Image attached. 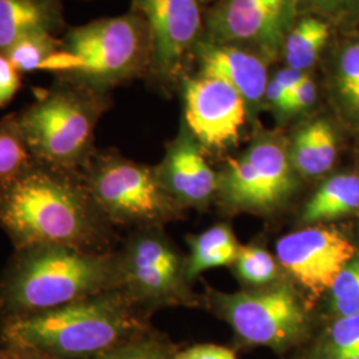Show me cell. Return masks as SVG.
I'll return each mask as SVG.
<instances>
[{"label": "cell", "instance_id": "6da1fadb", "mask_svg": "<svg viewBox=\"0 0 359 359\" xmlns=\"http://www.w3.org/2000/svg\"><path fill=\"white\" fill-rule=\"evenodd\" d=\"M109 225L81 170L34 158L22 173L0 184V229L13 249L63 245L104 252Z\"/></svg>", "mask_w": 359, "mask_h": 359}, {"label": "cell", "instance_id": "7a4b0ae2", "mask_svg": "<svg viewBox=\"0 0 359 359\" xmlns=\"http://www.w3.org/2000/svg\"><path fill=\"white\" fill-rule=\"evenodd\" d=\"M121 289L118 257L63 245L13 249L0 274V323Z\"/></svg>", "mask_w": 359, "mask_h": 359}, {"label": "cell", "instance_id": "3957f363", "mask_svg": "<svg viewBox=\"0 0 359 359\" xmlns=\"http://www.w3.org/2000/svg\"><path fill=\"white\" fill-rule=\"evenodd\" d=\"M136 304L123 289L0 323V341L50 359H92L140 335Z\"/></svg>", "mask_w": 359, "mask_h": 359}, {"label": "cell", "instance_id": "277c9868", "mask_svg": "<svg viewBox=\"0 0 359 359\" xmlns=\"http://www.w3.org/2000/svg\"><path fill=\"white\" fill-rule=\"evenodd\" d=\"M151 35L142 13L103 18L67 28L59 50L44 65L57 80L88 90H108L147 72L151 67Z\"/></svg>", "mask_w": 359, "mask_h": 359}, {"label": "cell", "instance_id": "5b68a950", "mask_svg": "<svg viewBox=\"0 0 359 359\" xmlns=\"http://www.w3.org/2000/svg\"><path fill=\"white\" fill-rule=\"evenodd\" d=\"M107 108V93L55 79L15 115L35 160L81 170L96 152V126Z\"/></svg>", "mask_w": 359, "mask_h": 359}, {"label": "cell", "instance_id": "8992f818", "mask_svg": "<svg viewBox=\"0 0 359 359\" xmlns=\"http://www.w3.org/2000/svg\"><path fill=\"white\" fill-rule=\"evenodd\" d=\"M81 175L111 224L156 226L175 213V200L156 169L115 154L95 152Z\"/></svg>", "mask_w": 359, "mask_h": 359}, {"label": "cell", "instance_id": "52a82bcc", "mask_svg": "<svg viewBox=\"0 0 359 359\" xmlns=\"http://www.w3.org/2000/svg\"><path fill=\"white\" fill-rule=\"evenodd\" d=\"M221 309L245 342L281 350L298 342L308 327L301 299L286 286L225 295Z\"/></svg>", "mask_w": 359, "mask_h": 359}, {"label": "cell", "instance_id": "ba28073f", "mask_svg": "<svg viewBox=\"0 0 359 359\" xmlns=\"http://www.w3.org/2000/svg\"><path fill=\"white\" fill-rule=\"evenodd\" d=\"M298 0H221L209 16L212 43L234 44L274 57L295 23Z\"/></svg>", "mask_w": 359, "mask_h": 359}, {"label": "cell", "instance_id": "9c48e42d", "mask_svg": "<svg viewBox=\"0 0 359 359\" xmlns=\"http://www.w3.org/2000/svg\"><path fill=\"white\" fill-rule=\"evenodd\" d=\"M293 185L290 154L283 142L266 139L255 142L246 154L229 161L222 193L234 208L269 210L283 203Z\"/></svg>", "mask_w": 359, "mask_h": 359}, {"label": "cell", "instance_id": "30bf717a", "mask_svg": "<svg viewBox=\"0 0 359 359\" xmlns=\"http://www.w3.org/2000/svg\"><path fill=\"white\" fill-rule=\"evenodd\" d=\"M280 264L316 297L332 289L354 258L355 248L339 231L314 226L286 234L276 245Z\"/></svg>", "mask_w": 359, "mask_h": 359}, {"label": "cell", "instance_id": "8fae6325", "mask_svg": "<svg viewBox=\"0 0 359 359\" xmlns=\"http://www.w3.org/2000/svg\"><path fill=\"white\" fill-rule=\"evenodd\" d=\"M120 259L121 289L137 304H163L179 290V257L154 226L142 228Z\"/></svg>", "mask_w": 359, "mask_h": 359}, {"label": "cell", "instance_id": "7c38bea8", "mask_svg": "<svg viewBox=\"0 0 359 359\" xmlns=\"http://www.w3.org/2000/svg\"><path fill=\"white\" fill-rule=\"evenodd\" d=\"M200 0H133V11L142 13L151 35V67L156 76L179 74L187 53L201 29Z\"/></svg>", "mask_w": 359, "mask_h": 359}, {"label": "cell", "instance_id": "4fadbf2b", "mask_svg": "<svg viewBox=\"0 0 359 359\" xmlns=\"http://www.w3.org/2000/svg\"><path fill=\"white\" fill-rule=\"evenodd\" d=\"M245 104L237 90L217 77L201 75L185 84V121L208 148L222 149L238 140L246 116Z\"/></svg>", "mask_w": 359, "mask_h": 359}, {"label": "cell", "instance_id": "5bb4252c", "mask_svg": "<svg viewBox=\"0 0 359 359\" xmlns=\"http://www.w3.org/2000/svg\"><path fill=\"white\" fill-rule=\"evenodd\" d=\"M268 59L234 44L209 43L200 47L201 75L217 77L237 90L246 103H259L268 86Z\"/></svg>", "mask_w": 359, "mask_h": 359}, {"label": "cell", "instance_id": "9a60e30c", "mask_svg": "<svg viewBox=\"0 0 359 359\" xmlns=\"http://www.w3.org/2000/svg\"><path fill=\"white\" fill-rule=\"evenodd\" d=\"M157 176L173 200L204 203L217 188V179L201 151L185 135L168 148Z\"/></svg>", "mask_w": 359, "mask_h": 359}, {"label": "cell", "instance_id": "2e32d148", "mask_svg": "<svg viewBox=\"0 0 359 359\" xmlns=\"http://www.w3.org/2000/svg\"><path fill=\"white\" fill-rule=\"evenodd\" d=\"M65 29L62 0H0V53L28 35Z\"/></svg>", "mask_w": 359, "mask_h": 359}, {"label": "cell", "instance_id": "e0dca14e", "mask_svg": "<svg viewBox=\"0 0 359 359\" xmlns=\"http://www.w3.org/2000/svg\"><path fill=\"white\" fill-rule=\"evenodd\" d=\"M290 160L297 172L317 177L330 170L337 158V140L326 120H316L295 135Z\"/></svg>", "mask_w": 359, "mask_h": 359}, {"label": "cell", "instance_id": "ac0fdd59", "mask_svg": "<svg viewBox=\"0 0 359 359\" xmlns=\"http://www.w3.org/2000/svg\"><path fill=\"white\" fill-rule=\"evenodd\" d=\"M359 210V176L338 175L327 180L309 200L304 210L305 222L330 221Z\"/></svg>", "mask_w": 359, "mask_h": 359}, {"label": "cell", "instance_id": "d6986e66", "mask_svg": "<svg viewBox=\"0 0 359 359\" xmlns=\"http://www.w3.org/2000/svg\"><path fill=\"white\" fill-rule=\"evenodd\" d=\"M330 36L327 23L314 16L295 22L283 43L286 67L306 72L317 62Z\"/></svg>", "mask_w": 359, "mask_h": 359}, {"label": "cell", "instance_id": "ffe728a7", "mask_svg": "<svg viewBox=\"0 0 359 359\" xmlns=\"http://www.w3.org/2000/svg\"><path fill=\"white\" fill-rule=\"evenodd\" d=\"M238 252L240 246L228 226L217 225L208 229L193 240L188 278L212 268L231 265L236 262Z\"/></svg>", "mask_w": 359, "mask_h": 359}, {"label": "cell", "instance_id": "44dd1931", "mask_svg": "<svg viewBox=\"0 0 359 359\" xmlns=\"http://www.w3.org/2000/svg\"><path fill=\"white\" fill-rule=\"evenodd\" d=\"M32 160L15 112L4 116L0 120V184L16 177Z\"/></svg>", "mask_w": 359, "mask_h": 359}, {"label": "cell", "instance_id": "7402d4cb", "mask_svg": "<svg viewBox=\"0 0 359 359\" xmlns=\"http://www.w3.org/2000/svg\"><path fill=\"white\" fill-rule=\"evenodd\" d=\"M59 47L60 38L57 35L50 32H38L16 41L4 55L23 75L41 71Z\"/></svg>", "mask_w": 359, "mask_h": 359}, {"label": "cell", "instance_id": "603a6c76", "mask_svg": "<svg viewBox=\"0 0 359 359\" xmlns=\"http://www.w3.org/2000/svg\"><path fill=\"white\" fill-rule=\"evenodd\" d=\"M323 355L327 359L358 358L359 313L334 322L323 346Z\"/></svg>", "mask_w": 359, "mask_h": 359}, {"label": "cell", "instance_id": "cb8c5ba5", "mask_svg": "<svg viewBox=\"0 0 359 359\" xmlns=\"http://www.w3.org/2000/svg\"><path fill=\"white\" fill-rule=\"evenodd\" d=\"M334 314L348 317L359 313V258H353L338 274L332 286Z\"/></svg>", "mask_w": 359, "mask_h": 359}, {"label": "cell", "instance_id": "d4e9b609", "mask_svg": "<svg viewBox=\"0 0 359 359\" xmlns=\"http://www.w3.org/2000/svg\"><path fill=\"white\" fill-rule=\"evenodd\" d=\"M236 266L241 278L253 285L269 283L276 278L278 271L277 262L273 256L257 246L240 248Z\"/></svg>", "mask_w": 359, "mask_h": 359}, {"label": "cell", "instance_id": "484cf974", "mask_svg": "<svg viewBox=\"0 0 359 359\" xmlns=\"http://www.w3.org/2000/svg\"><path fill=\"white\" fill-rule=\"evenodd\" d=\"M338 87L347 103L359 109V43L348 46L338 62Z\"/></svg>", "mask_w": 359, "mask_h": 359}, {"label": "cell", "instance_id": "4316f807", "mask_svg": "<svg viewBox=\"0 0 359 359\" xmlns=\"http://www.w3.org/2000/svg\"><path fill=\"white\" fill-rule=\"evenodd\" d=\"M92 359H172V355L160 342L139 335Z\"/></svg>", "mask_w": 359, "mask_h": 359}, {"label": "cell", "instance_id": "83f0119b", "mask_svg": "<svg viewBox=\"0 0 359 359\" xmlns=\"http://www.w3.org/2000/svg\"><path fill=\"white\" fill-rule=\"evenodd\" d=\"M20 88L22 74L4 53H0V108L11 103Z\"/></svg>", "mask_w": 359, "mask_h": 359}, {"label": "cell", "instance_id": "f1b7e54d", "mask_svg": "<svg viewBox=\"0 0 359 359\" xmlns=\"http://www.w3.org/2000/svg\"><path fill=\"white\" fill-rule=\"evenodd\" d=\"M317 99V87L314 80L306 75L304 80L290 92L286 104V112H299L308 109Z\"/></svg>", "mask_w": 359, "mask_h": 359}, {"label": "cell", "instance_id": "f546056e", "mask_svg": "<svg viewBox=\"0 0 359 359\" xmlns=\"http://www.w3.org/2000/svg\"><path fill=\"white\" fill-rule=\"evenodd\" d=\"M172 359H237L234 353L226 347L217 345H198L189 347L173 355Z\"/></svg>", "mask_w": 359, "mask_h": 359}, {"label": "cell", "instance_id": "4dcf8cb0", "mask_svg": "<svg viewBox=\"0 0 359 359\" xmlns=\"http://www.w3.org/2000/svg\"><path fill=\"white\" fill-rule=\"evenodd\" d=\"M306 75H308L306 72H302L299 69H295V68H292V67H285L283 69H280L273 76V79L287 93V97H289L290 92L294 90L295 87L304 80V77L306 76Z\"/></svg>", "mask_w": 359, "mask_h": 359}, {"label": "cell", "instance_id": "1f68e13d", "mask_svg": "<svg viewBox=\"0 0 359 359\" xmlns=\"http://www.w3.org/2000/svg\"><path fill=\"white\" fill-rule=\"evenodd\" d=\"M0 359H50L26 347L15 346L0 341Z\"/></svg>", "mask_w": 359, "mask_h": 359}, {"label": "cell", "instance_id": "d6a6232c", "mask_svg": "<svg viewBox=\"0 0 359 359\" xmlns=\"http://www.w3.org/2000/svg\"><path fill=\"white\" fill-rule=\"evenodd\" d=\"M264 99H266L271 105H274L276 108L285 111L286 109V104H287V93L274 81V79H270L265 90Z\"/></svg>", "mask_w": 359, "mask_h": 359}, {"label": "cell", "instance_id": "836d02e7", "mask_svg": "<svg viewBox=\"0 0 359 359\" xmlns=\"http://www.w3.org/2000/svg\"><path fill=\"white\" fill-rule=\"evenodd\" d=\"M201 1H206V0H201Z\"/></svg>", "mask_w": 359, "mask_h": 359}, {"label": "cell", "instance_id": "e575fe53", "mask_svg": "<svg viewBox=\"0 0 359 359\" xmlns=\"http://www.w3.org/2000/svg\"><path fill=\"white\" fill-rule=\"evenodd\" d=\"M351 359H359V357H358V358H351Z\"/></svg>", "mask_w": 359, "mask_h": 359}]
</instances>
